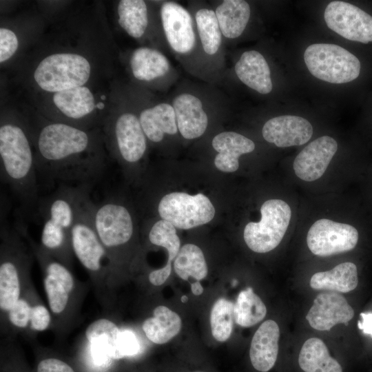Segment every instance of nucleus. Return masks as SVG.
Wrapping results in <instances>:
<instances>
[{"mask_svg":"<svg viewBox=\"0 0 372 372\" xmlns=\"http://www.w3.org/2000/svg\"><path fill=\"white\" fill-rule=\"evenodd\" d=\"M23 238L21 227L15 229L6 227L1 229V322L33 285L30 276L33 253L31 248L29 250Z\"/></svg>","mask_w":372,"mask_h":372,"instance_id":"nucleus-6","label":"nucleus"},{"mask_svg":"<svg viewBox=\"0 0 372 372\" xmlns=\"http://www.w3.org/2000/svg\"><path fill=\"white\" fill-rule=\"evenodd\" d=\"M265 141L278 147L302 145L313 135V127L305 118L283 115L268 120L262 130Z\"/></svg>","mask_w":372,"mask_h":372,"instance_id":"nucleus-19","label":"nucleus"},{"mask_svg":"<svg viewBox=\"0 0 372 372\" xmlns=\"http://www.w3.org/2000/svg\"><path fill=\"white\" fill-rule=\"evenodd\" d=\"M37 372H76L67 362L56 357H45L39 360Z\"/></svg>","mask_w":372,"mask_h":372,"instance_id":"nucleus-39","label":"nucleus"},{"mask_svg":"<svg viewBox=\"0 0 372 372\" xmlns=\"http://www.w3.org/2000/svg\"><path fill=\"white\" fill-rule=\"evenodd\" d=\"M191 289L195 296H199L203 293V288L199 281L191 284Z\"/></svg>","mask_w":372,"mask_h":372,"instance_id":"nucleus-42","label":"nucleus"},{"mask_svg":"<svg viewBox=\"0 0 372 372\" xmlns=\"http://www.w3.org/2000/svg\"><path fill=\"white\" fill-rule=\"evenodd\" d=\"M158 212L163 220L175 227L189 229L210 222L214 217L215 209L210 200L201 193L192 196L172 192L161 199Z\"/></svg>","mask_w":372,"mask_h":372,"instance_id":"nucleus-11","label":"nucleus"},{"mask_svg":"<svg viewBox=\"0 0 372 372\" xmlns=\"http://www.w3.org/2000/svg\"><path fill=\"white\" fill-rule=\"evenodd\" d=\"M171 271L172 262L167 261L163 268L152 271L149 273L148 280L152 285L161 286L169 278Z\"/></svg>","mask_w":372,"mask_h":372,"instance_id":"nucleus-40","label":"nucleus"},{"mask_svg":"<svg viewBox=\"0 0 372 372\" xmlns=\"http://www.w3.org/2000/svg\"><path fill=\"white\" fill-rule=\"evenodd\" d=\"M118 23L128 35L142 37L148 26V10L145 1L121 0L118 5Z\"/></svg>","mask_w":372,"mask_h":372,"instance_id":"nucleus-30","label":"nucleus"},{"mask_svg":"<svg viewBox=\"0 0 372 372\" xmlns=\"http://www.w3.org/2000/svg\"><path fill=\"white\" fill-rule=\"evenodd\" d=\"M176 115L178 132L185 139L197 138L207 130L209 117L206 102L192 91L176 94L171 102Z\"/></svg>","mask_w":372,"mask_h":372,"instance_id":"nucleus-16","label":"nucleus"},{"mask_svg":"<svg viewBox=\"0 0 372 372\" xmlns=\"http://www.w3.org/2000/svg\"><path fill=\"white\" fill-rule=\"evenodd\" d=\"M234 304L220 298L214 304L210 314V325L214 338L219 342L226 341L231 335L234 320Z\"/></svg>","mask_w":372,"mask_h":372,"instance_id":"nucleus-34","label":"nucleus"},{"mask_svg":"<svg viewBox=\"0 0 372 372\" xmlns=\"http://www.w3.org/2000/svg\"><path fill=\"white\" fill-rule=\"evenodd\" d=\"M358 232L351 225L327 218L316 220L309 228L307 243L309 250L318 256H329L355 248Z\"/></svg>","mask_w":372,"mask_h":372,"instance_id":"nucleus-13","label":"nucleus"},{"mask_svg":"<svg viewBox=\"0 0 372 372\" xmlns=\"http://www.w3.org/2000/svg\"><path fill=\"white\" fill-rule=\"evenodd\" d=\"M90 196L84 200L77 211L72 229V247L74 256L87 271L100 300L108 306V291L112 285L111 266L95 230L94 203Z\"/></svg>","mask_w":372,"mask_h":372,"instance_id":"nucleus-5","label":"nucleus"},{"mask_svg":"<svg viewBox=\"0 0 372 372\" xmlns=\"http://www.w3.org/2000/svg\"><path fill=\"white\" fill-rule=\"evenodd\" d=\"M121 328L108 318L92 322L85 329L84 338L103 346L113 360L122 359L120 352Z\"/></svg>","mask_w":372,"mask_h":372,"instance_id":"nucleus-31","label":"nucleus"},{"mask_svg":"<svg viewBox=\"0 0 372 372\" xmlns=\"http://www.w3.org/2000/svg\"><path fill=\"white\" fill-rule=\"evenodd\" d=\"M211 144L218 152L214 159L215 166L224 172L236 171L239 167V157L255 149L253 141L231 131L218 134L213 138Z\"/></svg>","mask_w":372,"mask_h":372,"instance_id":"nucleus-21","label":"nucleus"},{"mask_svg":"<svg viewBox=\"0 0 372 372\" xmlns=\"http://www.w3.org/2000/svg\"><path fill=\"white\" fill-rule=\"evenodd\" d=\"M234 70L242 83L258 93L267 94L272 90L270 68L260 52L256 50L243 52L235 63Z\"/></svg>","mask_w":372,"mask_h":372,"instance_id":"nucleus-22","label":"nucleus"},{"mask_svg":"<svg viewBox=\"0 0 372 372\" xmlns=\"http://www.w3.org/2000/svg\"><path fill=\"white\" fill-rule=\"evenodd\" d=\"M358 283L357 267L351 262L340 263L329 271L316 273L310 280L313 289L340 293L354 290Z\"/></svg>","mask_w":372,"mask_h":372,"instance_id":"nucleus-26","label":"nucleus"},{"mask_svg":"<svg viewBox=\"0 0 372 372\" xmlns=\"http://www.w3.org/2000/svg\"><path fill=\"white\" fill-rule=\"evenodd\" d=\"M324 18L329 28L348 40L363 43L372 41V17L351 3L330 2Z\"/></svg>","mask_w":372,"mask_h":372,"instance_id":"nucleus-14","label":"nucleus"},{"mask_svg":"<svg viewBox=\"0 0 372 372\" xmlns=\"http://www.w3.org/2000/svg\"><path fill=\"white\" fill-rule=\"evenodd\" d=\"M337 149L338 143L332 137L316 138L296 157L293 165L296 175L307 182L318 180L325 172Z\"/></svg>","mask_w":372,"mask_h":372,"instance_id":"nucleus-17","label":"nucleus"},{"mask_svg":"<svg viewBox=\"0 0 372 372\" xmlns=\"http://www.w3.org/2000/svg\"><path fill=\"white\" fill-rule=\"evenodd\" d=\"M181 329L180 316L165 306L156 307L153 316L146 318L142 330L152 342L163 344L176 336Z\"/></svg>","mask_w":372,"mask_h":372,"instance_id":"nucleus-28","label":"nucleus"},{"mask_svg":"<svg viewBox=\"0 0 372 372\" xmlns=\"http://www.w3.org/2000/svg\"><path fill=\"white\" fill-rule=\"evenodd\" d=\"M138 118L147 138L153 143H160L165 135H174L178 132L171 103L161 102L145 108Z\"/></svg>","mask_w":372,"mask_h":372,"instance_id":"nucleus-24","label":"nucleus"},{"mask_svg":"<svg viewBox=\"0 0 372 372\" xmlns=\"http://www.w3.org/2000/svg\"><path fill=\"white\" fill-rule=\"evenodd\" d=\"M304 63L315 77L331 83H345L358 78L360 62L344 48L330 43H314L307 48Z\"/></svg>","mask_w":372,"mask_h":372,"instance_id":"nucleus-8","label":"nucleus"},{"mask_svg":"<svg viewBox=\"0 0 372 372\" xmlns=\"http://www.w3.org/2000/svg\"><path fill=\"white\" fill-rule=\"evenodd\" d=\"M114 142L118 158L125 165H136L147 150V137L138 116L124 112L116 118L112 129Z\"/></svg>","mask_w":372,"mask_h":372,"instance_id":"nucleus-15","label":"nucleus"},{"mask_svg":"<svg viewBox=\"0 0 372 372\" xmlns=\"http://www.w3.org/2000/svg\"><path fill=\"white\" fill-rule=\"evenodd\" d=\"M150 243L165 248L168 252V260H174L180 251V242L175 227L165 220H159L152 225L149 233Z\"/></svg>","mask_w":372,"mask_h":372,"instance_id":"nucleus-35","label":"nucleus"},{"mask_svg":"<svg viewBox=\"0 0 372 372\" xmlns=\"http://www.w3.org/2000/svg\"><path fill=\"white\" fill-rule=\"evenodd\" d=\"M24 236L41 267L48 309L52 318L51 329L63 335L74 324L85 294V285L71 269L35 242L23 227Z\"/></svg>","mask_w":372,"mask_h":372,"instance_id":"nucleus-3","label":"nucleus"},{"mask_svg":"<svg viewBox=\"0 0 372 372\" xmlns=\"http://www.w3.org/2000/svg\"><path fill=\"white\" fill-rule=\"evenodd\" d=\"M224 38L234 39L245 30L251 15L249 4L243 0H225L214 9Z\"/></svg>","mask_w":372,"mask_h":372,"instance_id":"nucleus-25","label":"nucleus"},{"mask_svg":"<svg viewBox=\"0 0 372 372\" xmlns=\"http://www.w3.org/2000/svg\"><path fill=\"white\" fill-rule=\"evenodd\" d=\"M83 351L90 365L99 370L108 368L114 361L105 349L99 344L83 340Z\"/></svg>","mask_w":372,"mask_h":372,"instance_id":"nucleus-36","label":"nucleus"},{"mask_svg":"<svg viewBox=\"0 0 372 372\" xmlns=\"http://www.w3.org/2000/svg\"><path fill=\"white\" fill-rule=\"evenodd\" d=\"M119 348L123 358L133 357L141 353V344L133 330L121 329Z\"/></svg>","mask_w":372,"mask_h":372,"instance_id":"nucleus-37","label":"nucleus"},{"mask_svg":"<svg viewBox=\"0 0 372 372\" xmlns=\"http://www.w3.org/2000/svg\"><path fill=\"white\" fill-rule=\"evenodd\" d=\"M90 192V185L61 184L39 203V213L43 220L40 245L70 269L74 257L72 229L77 211Z\"/></svg>","mask_w":372,"mask_h":372,"instance_id":"nucleus-2","label":"nucleus"},{"mask_svg":"<svg viewBox=\"0 0 372 372\" xmlns=\"http://www.w3.org/2000/svg\"><path fill=\"white\" fill-rule=\"evenodd\" d=\"M93 221L96 234L109 257L112 284L119 269L122 251L131 243L134 223L129 209L120 201L106 197L94 204Z\"/></svg>","mask_w":372,"mask_h":372,"instance_id":"nucleus-7","label":"nucleus"},{"mask_svg":"<svg viewBox=\"0 0 372 372\" xmlns=\"http://www.w3.org/2000/svg\"><path fill=\"white\" fill-rule=\"evenodd\" d=\"M200 47L207 58H218L224 38L214 10L207 7L198 9L193 14Z\"/></svg>","mask_w":372,"mask_h":372,"instance_id":"nucleus-27","label":"nucleus"},{"mask_svg":"<svg viewBox=\"0 0 372 372\" xmlns=\"http://www.w3.org/2000/svg\"><path fill=\"white\" fill-rule=\"evenodd\" d=\"M280 329L272 320L265 321L251 340L249 358L252 366L259 372H269L276 366L279 353Z\"/></svg>","mask_w":372,"mask_h":372,"instance_id":"nucleus-20","label":"nucleus"},{"mask_svg":"<svg viewBox=\"0 0 372 372\" xmlns=\"http://www.w3.org/2000/svg\"><path fill=\"white\" fill-rule=\"evenodd\" d=\"M354 316V310L345 298L334 291L319 293L313 300L306 319L319 331H328L338 324H347Z\"/></svg>","mask_w":372,"mask_h":372,"instance_id":"nucleus-18","label":"nucleus"},{"mask_svg":"<svg viewBox=\"0 0 372 372\" xmlns=\"http://www.w3.org/2000/svg\"><path fill=\"white\" fill-rule=\"evenodd\" d=\"M1 178L25 205L33 203L39 192L36 158L23 127L6 123L0 127Z\"/></svg>","mask_w":372,"mask_h":372,"instance_id":"nucleus-4","label":"nucleus"},{"mask_svg":"<svg viewBox=\"0 0 372 372\" xmlns=\"http://www.w3.org/2000/svg\"><path fill=\"white\" fill-rule=\"evenodd\" d=\"M180 300L183 303L187 302V301L188 300V298L186 296H183L180 298Z\"/></svg>","mask_w":372,"mask_h":372,"instance_id":"nucleus-43","label":"nucleus"},{"mask_svg":"<svg viewBox=\"0 0 372 372\" xmlns=\"http://www.w3.org/2000/svg\"><path fill=\"white\" fill-rule=\"evenodd\" d=\"M174 268L177 275L185 280L189 276L202 280L208 272L202 250L194 244H186L180 249L174 259Z\"/></svg>","mask_w":372,"mask_h":372,"instance_id":"nucleus-33","label":"nucleus"},{"mask_svg":"<svg viewBox=\"0 0 372 372\" xmlns=\"http://www.w3.org/2000/svg\"><path fill=\"white\" fill-rule=\"evenodd\" d=\"M90 71V63L84 56L74 53H57L40 62L34 78L42 90L56 93L82 86L89 79Z\"/></svg>","mask_w":372,"mask_h":372,"instance_id":"nucleus-9","label":"nucleus"},{"mask_svg":"<svg viewBox=\"0 0 372 372\" xmlns=\"http://www.w3.org/2000/svg\"><path fill=\"white\" fill-rule=\"evenodd\" d=\"M234 320L242 327H249L260 322L267 314V308L252 288L241 291L234 309Z\"/></svg>","mask_w":372,"mask_h":372,"instance_id":"nucleus-32","label":"nucleus"},{"mask_svg":"<svg viewBox=\"0 0 372 372\" xmlns=\"http://www.w3.org/2000/svg\"><path fill=\"white\" fill-rule=\"evenodd\" d=\"M160 17L163 34L172 51L184 59L192 56L200 47L194 16L180 3L168 1L162 3Z\"/></svg>","mask_w":372,"mask_h":372,"instance_id":"nucleus-12","label":"nucleus"},{"mask_svg":"<svg viewBox=\"0 0 372 372\" xmlns=\"http://www.w3.org/2000/svg\"><path fill=\"white\" fill-rule=\"evenodd\" d=\"M18 39L10 30L0 29V62L3 63L11 58L18 48Z\"/></svg>","mask_w":372,"mask_h":372,"instance_id":"nucleus-38","label":"nucleus"},{"mask_svg":"<svg viewBox=\"0 0 372 372\" xmlns=\"http://www.w3.org/2000/svg\"><path fill=\"white\" fill-rule=\"evenodd\" d=\"M36 147L38 175L48 182L92 185L106 169L92 135L69 124L52 123L41 127Z\"/></svg>","mask_w":372,"mask_h":372,"instance_id":"nucleus-1","label":"nucleus"},{"mask_svg":"<svg viewBox=\"0 0 372 372\" xmlns=\"http://www.w3.org/2000/svg\"><path fill=\"white\" fill-rule=\"evenodd\" d=\"M362 320L358 321V327L365 334L372 337V313H361Z\"/></svg>","mask_w":372,"mask_h":372,"instance_id":"nucleus-41","label":"nucleus"},{"mask_svg":"<svg viewBox=\"0 0 372 372\" xmlns=\"http://www.w3.org/2000/svg\"><path fill=\"white\" fill-rule=\"evenodd\" d=\"M130 65L134 77L141 81L169 78L174 74L168 58L161 51L149 47L136 48L131 56Z\"/></svg>","mask_w":372,"mask_h":372,"instance_id":"nucleus-23","label":"nucleus"},{"mask_svg":"<svg viewBox=\"0 0 372 372\" xmlns=\"http://www.w3.org/2000/svg\"><path fill=\"white\" fill-rule=\"evenodd\" d=\"M259 222L247 223L244 240L248 247L256 253H266L275 249L282 241L291 217L289 205L280 199L265 201L260 208Z\"/></svg>","mask_w":372,"mask_h":372,"instance_id":"nucleus-10","label":"nucleus"},{"mask_svg":"<svg viewBox=\"0 0 372 372\" xmlns=\"http://www.w3.org/2000/svg\"><path fill=\"white\" fill-rule=\"evenodd\" d=\"M53 101L66 117L80 119L90 114L95 107L94 97L85 86H78L54 93Z\"/></svg>","mask_w":372,"mask_h":372,"instance_id":"nucleus-29","label":"nucleus"}]
</instances>
